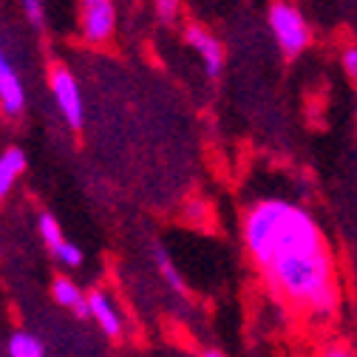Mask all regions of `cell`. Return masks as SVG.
<instances>
[{"label": "cell", "mask_w": 357, "mask_h": 357, "mask_svg": "<svg viewBox=\"0 0 357 357\" xmlns=\"http://www.w3.org/2000/svg\"><path fill=\"white\" fill-rule=\"evenodd\" d=\"M244 247L281 303L298 315L329 321L340 306V281L326 236L306 207L261 199L241 221Z\"/></svg>", "instance_id": "1"}, {"label": "cell", "mask_w": 357, "mask_h": 357, "mask_svg": "<svg viewBox=\"0 0 357 357\" xmlns=\"http://www.w3.org/2000/svg\"><path fill=\"white\" fill-rule=\"evenodd\" d=\"M266 23H270V31L278 43V49L287 54V57H301L309 43H312V31H309V23L303 17V12L289 3V0H275L270 3V12H266Z\"/></svg>", "instance_id": "2"}, {"label": "cell", "mask_w": 357, "mask_h": 357, "mask_svg": "<svg viewBox=\"0 0 357 357\" xmlns=\"http://www.w3.org/2000/svg\"><path fill=\"white\" fill-rule=\"evenodd\" d=\"M114 29H116L114 0H82V37L91 46L108 43Z\"/></svg>", "instance_id": "3"}, {"label": "cell", "mask_w": 357, "mask_h": 357, "mask_svg": "<svg viewBox=\"0 0 357 357\" xmlns=\"http://www.w3.org/2000/svg\"><path fill=\"white\" fill-rule=\"evenodd\" d=\"M52 91H54V100L66 116V122L71 128H82V94H79V85H77V77L63 68V66H54L52 68Z\"/></svg>", "instance_id": "4"}, {"label": "cell", "mask_w": 357, "mask_h": 357, "mask_svg": "<svg viewBox=\"0 0 357 357\" xmlns=\"http://www.w3.org/2000/svg\"><path fill=\"white\" fill-rule=\"evenodd\" d=\"M185 40L196 49V54L202 57L204 63V71L207 77H218L221 68H225V46L218 43V37L213 31H207L204 26H188L185 29Z\"/></svg>", "instance_id": "5"}, {"label": "cell", "mask_w": 357, "mask_h": 357, "mask_svg": "<svg viewBox=\"0 0 357 357\" xmlns=\"http://www.w3.org/2000/svg\"><path fill=\"white\" fill-rule=\"evenodd\" d=\"M88 315L100 324V329L111 340L122 337V315H119L116 303L111 301V295L105 289H91V292H88Z\"/></svg>", "instance_id": "6"}, {"label": "cell", "mask_w": 357, "mask_h": 357, "mask_svg": "<svg viewBox=\"0 0 357 357\" xmlns=\"http://www.w3.org/2000/svg\"><path fill=\"white\" fill-rule=\"evenodd\" d=\"M52 295H54V301H57L60 306L71 309L77 318H91V315H88V295H85L71 278H54Z\"/></svg>", "instance_id": "7"}, {"label": "cell", "mask_w": 357, "mask_h": 357, "mask_svg": "<svg viewBox=\"0 0 357 357\" xmlns=\"http://www.w3.org/2000/svg\"><path fill=\"white\" fill-rule=\"evenodd\" d=\"M26 165H29V159L20 148H9L3 156H0V202L12 193L17 176L26 170Z\"/></svg>", "instance_id": "8"}, {"label": "cell", "mask_w": 357, "mask_h": 357, "mask_svg": "<svg viewBox=\"0 0 357 357\" xmlns=\"http://www.w3.org/2000/svg\"><path fill=\"white\" fill-rule=\"evenodd\" d=\"M23 105H26V94H23V85H20L15 68L0 74V108H3V114L17 116L23 111Z\"/></svg>", "instance_id": "9"}, {"label": "cell", "mask_w": 357, "mask_h": 357, "mask_svg": "<svg viewBox=\"0 0 357 357\" xmlns=\"http://www.w3.org/2000/svg\"><path fill=\"white\" fill-rule=\"evenodd\" d=\"M9 357H43V343L29 332H15L9 337Z\"/></svg>", "instance_id": "10"}, {"label": "cell", "mask_w": 357, "mask_h": 357, "mask_svg": "<svg viewBox=\"0 0 357 357\" xmlns=\"http://www.w3.org/2000/svg\"><path fill=\"white\" fill-rule=\"evenodd\" d=\"M37 227H40V236H43V241H46V247H49L52 252H57V250L66 244V238H63V227H60V221H57L52 213H40Z\"/></svg>", "instance_id": "11"}, {"label": "cell", "mask_w": 357, "mask_h": 357, "mask_svg": "<svg viewBox=\"0 0 357 357\" xmlns=\"http://www.w3.org/2000/svg\"><path fill=\"white\" fill-rule=\"evenodd\" d=\"M156 266H159V273H162L165 284H167L173 292H185V278L178 275V270L173 266V261L167 258L165 250H156Z\"/></svg>", "instance_id": "12"}, {"label": "cell", "mask_w": 357, "mask_h": 357, "mask_svg": "<svg viewBox=\"0 0 357 357\" xmlns=\"http://www.w3.org/2000/svg\"><path fill=\"white\" fill-rule=\"evenodd\" d=\"M54 258H57L60 264H66V266H79V264H82V250H79L77 244L66 241V244L54 252Z\"/></svg>", "instance_id": "13"}, {"label": "cell", "mask_w": 357, "mask_h": 357, "mask_svg": "<svg viewBox=\"0 0 357 357\" xmlns=\"http://www.w3.org/2000/svg\"><path fill=\"white\" fill-rule=\"evenodd\" d=\"M340 68L351 82H357V46H346L340 52Z\"/></svg>", "instance_id": "14"}, {"label": "cell", "mask_w": 357, "mask_h": 357, "mask_svg": "<svg viewBox=\"0 0 357 357\" xmlns=\"http://www.w3.org/2000/svg\"><path fill=\"white\" fill-rule=\"evenodd\" d=\"M178 6H182V0H156V15L162 23H173L178 17Z\"/></svg>", "instance_id": "15"}, {"label": "cell", "mask_w": 357, "mask_h": 357, "mask_svg": "<svg viewBox=\"0 0 357 357\" xmlns=\"http://www.w3.org/2000/svg\"><path fill=\"white\" fill-rule=\"evenodd\" d=\"M318 357H357V351L349 346V343H326Z\"/></svg>", "instance_id": "16"}, {"label": "cell", "mask_w": 357, "mask_h": 357, "mask_svg": "<svg viewBox=\"0 0 357 357\" xmlns=\"http://www.w3.org/2000/svg\"><path fill=\"white\" fill-rule=\"evenodd\" d=\"M23 9H26V17L31 23H43V0H23Z\"/></svg>", "instance_id": "17"}, {"label": "cell", "mask_w": 357, "mask_h": 357, "mask_svg": "<svg viewBox=\"0 0 357 357\" xmlns=\"http://www.w3.org/2000/svg\"><path fill=\"white\" fill-rule=\"evenodd\" d=\"M6 71H12V66H9L6 54H3V49H0V74H6Z\"/></svg>", "instance_id": "18"}, {"label": "cell", "mask_w": 357, "mask_h": 357, "mask_svg": "<svg viewBox=\"0 0 357 357\" xmlns=\"http://www.w3.org/2000/svg\"><path fill=\"white\" fill-rule=\"evenodd\" d=\"M202 357H227V354H221L218 349H204V351H202Z\"/></svg>", "instance_id": "19"}]
</instances>
